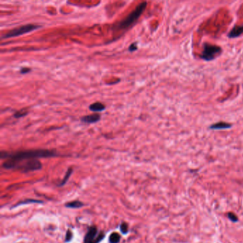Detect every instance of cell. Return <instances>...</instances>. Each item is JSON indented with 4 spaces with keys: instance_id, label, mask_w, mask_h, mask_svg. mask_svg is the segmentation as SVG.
Returning a JSON list of instances; mask_svg holds the SVG:
<instances>
[{
    "instance_id": "obj_1",
    "label": "cell",
    "mask_w": 243,
    "mask_h": 243,
    "mask_svg": "<svg viewBox=\"0 0 243 243\" xmlns=\"http://www.w3.org/2000/svg\"><path fill=\"white\" fill-rule=\"evenodd\" d=\"M57 153L50 150H30L16 153L1 152L2 158H7L14 162H21L23 160L36 159L37 158H48L57 156Z\"/></svg>"
},
{
    "instance_id": "obj_2",
    "label": "cell",
    "mask_w": 243,
    "mask_h": 243,
    "mask_svg": "<svg viewBox=\"0 0 243 243\" xmlns=\"http://www.w3.org/2000/svg\"><path fill=\"white\" fill-rule=\"evenodd\" d=\"M147 7V2H141L140 4L135 7V9L132 12L128 14L123 20H122L121 22L117 24V25L116 26V28L118 30H125L130 27L131 25H133L135 21H136L138 19H139L140 16L143 13V11Z\"/></svg>"
},
{
    "instance_id": "obj_3",
    "label": "cell",
    "mask_w": 243,
    "mask_h": 243,
    "mask_svg": "<svg viewBox=\"0 0 243 243\" xmlns=\"http://www.w3.org/2000/svg\"><path fill=\"white\" fill-rule=\"evenodd\" d=\"M222 52V48L216 45L210 44H204L203 49L200 55L202 59L206 62H210V61L215 59L218 55Z\"/></svg>"
},
{
    "instance_id": "obj_4",
    "label": "cell",
    "mask_w": 243,
    "mask_h": 243,
    "mask_svg": "<svg viewBox=\"0 0 243 243\" xmlns=\"http://www.w3.org/2000/svg\"><path fill=\"white\" fill-rule=\"evenodd\" d=\"M41 27L39 25H35V24H26V25L21 26L20 27L15 28L14 30L9 31V32L6 33L5 34L2 36V39H9V38H13L16 37V36H19L21 35L25 34L30 33L31 31L34 30H37Z\"/></svg>"
},
{
    "instance_id": "obj_5",
    "label": "cell",
    "mask_w": 243,
    "mask_h": 243,
    "mask_svg": "<svg viewBox=\"0 0 243 243\" xmlns=\"http://www.w3.org/2000/svg\"><path fill=\"white\" fill-rule=\"evenodd\" d=\"M104 235L103 232L98 235V230L96 227H91L85 237L84 243H99L103 239Z\"/></svg>"
},
{
    "instance_id": "obj_6",
    "label": "cell",
    "mask_w": 243,
    "mask_h": 243,
    "mask_svg": "<svg viewBox=\"0 0 243 243\" xmlns=\"http://www.w3.org/2000/svg\"><path fill=\"white\" fill-rule=\"evenodd\" d=\"M100 118H101L100 114L94 113V114H91V115L84 116V117H82L81 118V121L83 123H89V124H91V123L98 122V121L100 120Z\"/></svg>"
},
{
    "instance_id": "obj_7",
    "label": "cell",
    "mask_w": 243,
    "mask_h": 243,
    "mask_svg": "<svg viewBox=\"0 0 243 243\" xmlns=\"http://www.w3.org/2000/svg\"><path fill=\"white\" fill-rule=\"evenodd\" d=\"M243 34V25L235 26L232 28V30L228 34V37L234 39L239 37V36Z\"/></svg>"
},
{
    "instance_id": "obj_8",
    "label": "cell",
    "mask_w": 243,
    "mask_h": 243,
    "mask_svg": "<svg viewBox=\"0 0 243 243\" xmlns=\"http://www.w3.org/2000/svg\"><path fill=\"white\" fill-rule=\"evenodd\" d=\"M230 128H232V124L226 122H222V121L214 123L210 126V128L212 130H225L229 129Z\"/></svg>"
},
{
    "instance_id": "obj_9",
    "label": "cell",
    "mask_w": 243,
    "mask_h": 243,
    "mask_svg": "<svg viewBox=\"0 0 243 243\" xmlns=\"http://www.w3.org/2000/svg\"><path fill=\"white\" fill-rule=\"evenodd\" d=\"M105 108L106 106L101 102H96L89 106V109L93 112H100V111L105 110Z\"/></svg>"
},
{
    "instance_id": "obj_10",
    "label": "cell",
    "mask_w": 243,
    "mask_h": 243,
    "mask_svg": "<svg viewBox=\"0 0 243 243\" xmlns=\"http://www.w3.org/2000/svg\"><path fill=\"white\" fill-rule=\"evenodd\" d=\"M66 207L67 208H79L84 206V204L81 203V202L79 201H73V202H70V203H68L65 205Z\"/></svg>"
},
{
    "instance_id": "obj_11",
    "label": "cell",
    "mask_w": 243,
    "mask_h": 243,
    "mask_svg": "<svg viewBox=\"0 0 243 243\" xmlns=\"http://www.w3.org/2000/svg\"><path fill=\"white\" fill-rule=\"evenodd\" d=\"M121 240V237L118 233L113 232L110 235L109 237V242L110 243H118Z\"/></svg>"
},
{
    "instance_id": "obj_12",
    "label": "cell",
    "mask_w": 243,
    "mask_h": 243,
    "mask_svg": "<svg viewBox=\"0 0 243 243\" xmlns=\"http://www.w3.org/2000/svg\"><path fill=\"white\" fill-rule=\"evenodd\" d=\"M72 171H73L72 168H69V169H68V171L66 172V175H65L64 178H63L62 183L59 184V186H62L63 185H64L68 181H69V178H70V176H71V175L72 173Z\"/></svg>"
},
{
    "instance_id": "obj_13",
    "label": "cell",
    "mask_w": 243,
    "mask_h": 243,
    "mask_svg": "<svg viewBox=\"0 0 243 243\" xmlns=\"http://www.w3.org/2000/svg\"><path fill=\"white\" fill-rule=\"evenodd\" d=\"M28 114V111H26L24 110V109H21V111H17V112L15 113L14 114V116L15 118H20V117H23V116H25Z\"/></svg>"
},
{
    "instance_id": "obj_14",
    "label": "cell",
    "mask_w": 243,
    "mask_h": 243,
    "mask_svg": "<svg viewBox=\"0 0 243 243\" xmlns=\"http://www.w3.org/2000/svg\"><path fill=\"white\" fill-rule=\"evenodd\" d=\"M42 203V202L39 201V200H31V199H30V200H24V201L21 202L20 203L16 204V205H14V207H16V206H19V205H24V204H27V203Z\"/></svg>"
},
{
    "instance_id": "obj_15",
    "label": "cell",
    "mask_w": 243,
    "mask_h": 243,
    "mask_svg": "<svg viewBox=\"0 0 243 243\" xmlns=\"http://www.w3.org/2000/svg\"><path fill=\"white\" fill-rule=\"evenodd\" d=\"M121 231L122 232L123 234H126L127 233L128 231V225L127 223L126 222H123L122 224L121 225Z\"/></svg>"
},
{
    "instance_id": "obj_16",
    "label": "cell",
    "mask_w": 243,
    "mask_h": 243,
    "mask_svg": "<svg viewBox=\"0 0 243 243\" xmlns=\"http://www.w3.org/2000/svg\"><path fill=\"white\" fill-rule=\"evenodd\" d=\"M138 49V47H137V43L136 42H134L133 44H131L130 45V47H128V51L131 52H134V51L137 50Z\"/></svg>"
},
{
    "instance_id": "obj_17",
    "label": "cell",
    "mask_w": 243,
    "mask_h": 243,
    "mask_svg": "<svg viewBox=\"0 0 243 243\" xmlns=\"http://www.w3.org/2000/svg\"><path fill=\"white\" fill-rule=\"evenodd\" d=\"M227 217L229 218V219L231 221H232V222H237V217L234 213H228Z\"/></svg>"
},
{
    "instance_id": "obj_18",
    "label": "cell",
    "mask_w": 243,
    "mask_h": 243,
    "mask_svg": "<svg viewBox=\"0 0 243 243\" xmlns=\"http://www.w3.org/2000/svg\"><path fill=\"white\" fill-rule=\"evenodd\" d=\"M72 236L73 234L71 231L70 230H68L66 235V242H69L72 239Z\"/></svg>"
},
{
    "instance_id": "obj_19",
    "label": "cell",
    "mask_w": 243,
    "mask_h": 243,
    "mask_svg": "<svg viewBox=\"0 0 243 243\" xmlns=\"http://www.w3.org/2000/svg\"><path fill=\"white\" fill-rule=\"evenodd\" d=\"M30 71H31L30 68H26V67L21 68V69H20V71H19V72H20V74H27V73H29Z\"/></svg>"
}]
</instances>
